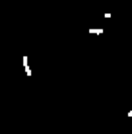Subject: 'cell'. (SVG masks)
<instances>
[{
	"label": "cell",
	"mask_w": 132,
	"mask_h": 134,
	"mask_svg": "<svg viewBox=\"0 0 132 134\" xmlns=\"http://www.w3.org/2000/svg\"><path fill=\"white\" fill-rule=\"evenodd\" d=\"M89 33H93V35H101V33H103V29H101V27H97V29H89Z\"/></svg>",
	"instance_id": "6da1fadb"
}]
</instances>
